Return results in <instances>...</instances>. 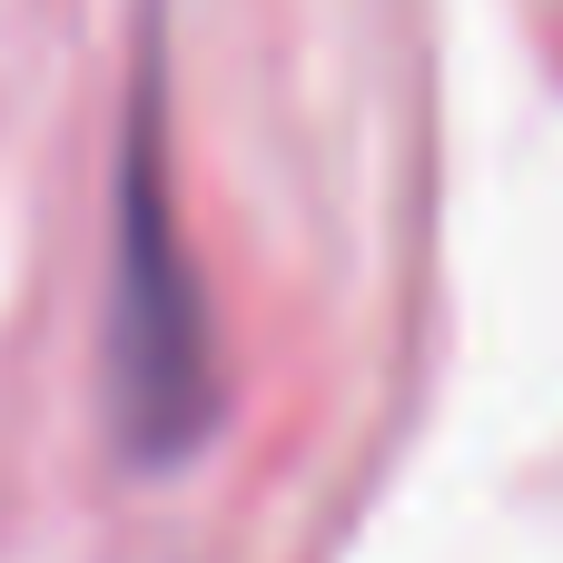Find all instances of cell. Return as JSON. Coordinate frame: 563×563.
Returning <instances> with one entry per match:
<instances>
[{"label": "cell", "instance_id": "cell-1", "mask_svg": "<svg viewBox=\"0 0 563 563\" xmlns=\"http://www.w3.org/2000/svg\"><path fill=\"white\" fill-rule=\"evenodd\" d=\"M109 416L139 465H178L218 416V346L188 238L158 198V129L139 109L119 168V257H109Z\"/></svg>", "mask_w": 563, "mask_h": 563}]
</instances>
